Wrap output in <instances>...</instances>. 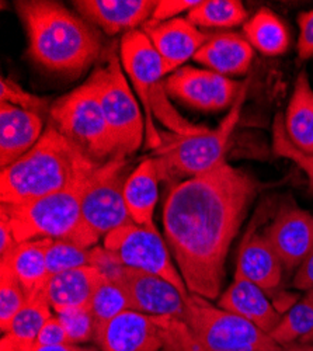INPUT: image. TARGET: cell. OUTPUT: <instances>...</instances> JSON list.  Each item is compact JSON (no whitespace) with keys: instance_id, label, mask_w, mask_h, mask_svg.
I'll return each mask as SVG.
<instances>
[{"instance_id":"23","label":"cell","mask_w":313,"mask_h":351,"mask_svg":"<svg viewBox=\"0 0 313 351\" xmlns=\"http://www.w3.org/2000/svg\"><path fill=\"white\" fill-rule=\"evenodd\" d=\"M51 239L20 243L10 254L0 258V266L8 267L24 288L27 297L44 292L51 278L47 269L45 252Z\"/></svg>"},{"instance_id":"6","label":"cell","mask_w":313,"mask_h":351,"mask_svg":"<svg viewBox=\"0 0 313 351\" xmlns=\"http://www.w3.org/2000/svg\"><path fill=\"white\" fill-rule=\"evenodd\" d=\"M93 173L42 198L18 206L2 204L17 243L41 239L69 241L80 223L82 197Z\"/></svg>"},{"instance_id":"1","label":"cell","mask_w":313,"mask_h":351,"mask_svg":"<svg viewBox=\"0 0 313 351\" xmlns=\"http://www.w3.org/2000/svg\"><path fill=\"white\" fill-rule=\"evenodd\" d=\"M258 191L249 173L226 162L170 189L164 238L191 294L219 297L227 252Z\"/></svg>"},{"instance_id":"43","label":"cell","mask_w":313,"mask_h":351,"mask_svg":"<svg viewBox=\"0 0 313 351\" xmlns=\"http://www.w3.org/2000/svg\"><path fill=\"white\" fill-rule=\"evenodd\" d=\"M282 351H313V343H294L284 347Z\"/></svg>"},{"instance_id":"24","label":"cell","mask_w":313,"mask_h":351,"mask_svg":"<svg viewBox=\"0 0 313 351\" xmlns=\"http://www.w3.org/2000/svg\"><path fill=\"white\" fill-rule=\"evenodd\" d=\"M159 171L153 159L142 162L124 186V199L132 221L138 225H153V211L158 202Z\"/></svg>"},{"instance_id":"28","label":"cell","mask_w":313,"mask_h":351,"mask_svg":"<svg viewBox=\"0 0 313 351\" xmlns=\"http://www.w3.org/2000/svg\"><path fill=\"white\" fill-rule=\"evenodd\" d=\"M51 316L52 308L47 298V291L40 292L37 295L28 297L25 305L13 317L5 333L25 343H36L40 330Z\"/></svg>"},{"instance_id":"7","label":"cell","mask_w":313,"mask_h":351,"mask_svg":"<svg viewBox=\"0 0 313 351\" xmlns=\"http://www.w3.org/2000/svg\"><path fill=\"white\" fill-rule=\"evenodd\" d=\"M249 80H246L242 89L226 114L223 121L215 130H205L200 134L184 135L172 145L166 146L153 159L159 171L160 180L163 179H191L195 176L207 173L225 160V154L229 145V139L236 128L242 107L246 100Z\"/></svg>"},{"instance_id":"42","label":"cell","mask_w":313,"mask_h":351,"mask_svg":"<svg viewBox=\"0 0 313 351\" xmlns=\"http://www.w3.org/2000/svg\"><path fill=\"white\" fill-rule=\"evenodd\" d=\"M21 341L14 336L5 333L2 340H0V351H20Z\"/></svg>"},{"instance_id":"4","label":"cell","mask_w":313,"mask_h":351,"mask_svg":"<svg viewBox=\"0 0 313 351\" xmlns=\"http://www.w3.org/2000/svg\"><path fill=\"white\" fill-rule=\"evenodd\" d=\"M51 125L92 162L103 165L124 156L114 139L99 99L96 76L55 100L49 107Z\"/></svg>"},{"instance_id":"44","label":"cell","mask_w":313,"mask_h":351,"mask_svg":"<svg viewBox=\"0 0 313 351\" xmlns=\"http://www.w3.org/2000/svg\"><path fill=\"white\" fill-rule=\"evenodd\" d=\"M299 343H313V330L309 335H306Z\"/></svg>"},{"instance_id":"40","label":"cell","mask_w":313,"mask_h":351,"mask_svg":"<svg viewBox=\"0 0 313 351\" xmlns=\"http://www.w3.org/2000/svg\"><path fill=\"white\" fill-rule=\"evenodd\" d=\"M294 287L306 292L313 289V249L299 266L294 277Z\"/></svg>"},{"instance_id":"38","label":"cell","mask_w":313,"mask_h":351,"mask_svg":"<svg viewBox=\"0 0 313 351\" xmlns=\"http://www.w3.org/2000/svg\"><path fill=\"white\" fill-rule=\"evenodd\" d=\"M299 38H298V55L299 60L306 61L313 56V9L299 14Z\"/></svg>"},{"instance_id":"20","label":"cell","mask_w":313,"mask_h":351,"mask_svg":"<svg viewBox=\"0 0 313 351\" xmlns=\"http://www.w3.org/2000/svg\"><path fill=\"white\" fill-rule=\"evenodd\" d=\"M282 269V263L264 232L258 233L250 228L239 249L235 273L259 285L266 294H271L281 285Z\"/></svg>"},{"instance_id":"22","label":"cell","mask_w":313,"mask_h":351,"mask_svg":"<svg viewBox=\"0 0 313 351\" xmlns=\"http://www.w3.org/2000/svg\"><path fill=\"white\" fill-rule=\"evenodd\" d=\"M194 60L219 75H243L253 61V47L235 33L211 37L194 56Z\"/></svg>"},{"instance_id":"37","label":"cell","mask_w":313,"mask_h":351,"mask_svg":"<svg viewBox=\"0 0 313 351\" xmlns=\"http://www.w3.org/2000/svg\"><path fill=\"white\" fill-rule=\"evenodd\" d=\"M37 344L41 346H62V344H72L69 335L58 317V315H52L40 330L37 340Z\"/></svg>"},{"instance_id":"25","label":"cell","mask_w":313,"mask_h":351,"mask_svg":"<svg viewBox=\"0 0 313 351\" xmlns=\"http://www.w3.org/2000/svg\"><path fill=\"white\" fill-rule=\"evenodd\" d=\"M284 127L295 148L313 155V89L308 73H299L284 115Z\"/></svg>"},{"instance_id":"17","label":"cell","mask_w":313,"mask_h":351,"mask_svg":"<svg viewBox=\"0 0 313 351\" xmlns=\"http://www.w3.org/2000/svg\"><path fill=\"white\" fill-rule=\"evenodd\" d=\"M73 5L83 19L114 36L135 32L138 25L147 24L158 0H77Z\"/></svg>"},{"instance_id":"39","label":"cell","mask_w":313,"mask_h":351,"mask_svg":"<svg viewBox=\"0 0 313 351\" xmlns=\"http://www.w3.org/2000/svg\"><path fill=\"white\" fill-rule=\"evenodd\" d=\"M17 246L18 243L13 235L8 215L0 210V258L10 254Z\"/></svg>"},{"instance_id":"41","label":"cell","mask_w":313,"mask_h":351,"mask_svg":"<svg viewBox=\"0 0 313 351\" xmlns=\"http://www.w3.org/2000/svg\"><path fill=\"white\" fill-rule=\"evenodd\" d=\"M21 341V340H20ZM20 351H96L93 348L79 347L77 344H62V346H41L37 343L21 341Z\"/></svg>"},{"instance_id":"32","label":"cell","mask_w":313,"mask_h":351,"mask_svg":"<svg viewBox=\"0 0 313 351\" xmlns=\"http://www.w3.org/2000/svg\"><path fill=\"white\" fill-rule=\"evenodd\" d=\"M28 297L13 273L0 266V329L5 333L13 317L25 305Z\"/></svg>"},{"instance_id":"35","label":"cell","mask_w":313,"mask_h":351,"mask_svg":"<svg viewBox=\"0 0 313 351\" xmlns=\"http://www.w3.org/2000/svg\"><path fill=\"white\" fill-rule=\"evenodd\" d=\"M0 99H2V103L12 104L14 107L36 112L38 115H41L48 108L47 99L28 93L17 82L12 80L10 77H2V80H0Z\"/></svg>"},{"instance_id":"33","label":"cell","mask_w":313,"mask_h":351,"mask_svg":"<svg viewBox=\"0 0 313 351\" xmlns=\"http://www.w3.org/2000/svg\"><path fill=\"white\" fill-rule=\"evenodd\" d=\"M273 149L275 155L292 160L299 169H302L308 178L309 191L313 193V155H306L292 145L286 127H284V115L277 114L273 124Z\"/></svg>"},{"instance_id":"11","label":"cell","mask_w":313,"mask_h":351,"mask_svg":"<svg viewBox=\"0 0 313 351\" xmlns=\"http://www.w3.org/2000/svg\"><path fill=\"white\" fill-rule=\"evenodd\" d=\"M120 58L124 71L131 77L135 93L145 111V136L152 148L160 145L153 123L152 97L158 92L159 80L166 76L162 58L144 32L127 33L121 40Z\"/></svg>"},{"instance_id":"16","label":"cell","mask_w":313,"mask_h":351,"mask_svg":"<svg viewBox=\"0 0 313 351\" xmlns=\"http://www.w3.org/2000/svg\"><path fill=\"white\" fill-rule=\"evenodd\" d=\"M144 33L160 55L166 75L176 72L210 40L188 19L181 17L164 23L148 21L144 25Z\"/></svg>"},{"instance_id":"27","label":"cell","mask_w":313,"mask_h":351,"mask_svg":"<svg viewBox=\"0 0 313 351\" xmlns=\"http://www.w3.org/2000/svg\"><path fill=\"white\" fill-rule=\"evenodd\" d=\"M247 12L239 0H203L195 6L187 19L195 27L205 28H231L242 24Z\"/></svg>"},{"instance_id":"31","label":"cell","mask_w":313,"mask_h":351,"mask_svg":"<svg viewBox=\"0 0 313 351\" xmlns=\"http://www.w3.org/2000/svg\"><path fill=\"white\" fill-rule=\"evenodd\" d=\"M93 254V247L84 249L69 241L51 239L45 252L48 273L52 277L83 266H92Z\"/></svg>"},{"instance_id":"8","label":"cell","mask_w":313,"mask_h":351,"mask_svg":"<svg viewBox=\"0 0 313 351\" xmlns=\"http://www.w3.org/2000/svg\"><path fill=\"white\" fill-rule=\"evenodd\" d=\"M187 325L192 340L205 351H282L270 335L249 320L219 306L210 300L191 294L184 300Z\"/></svg>"},{"instance_id":"36","label":"cell","mask_w":313,"mask_h":351,"mask_svg":"<svg viewBox=\"0 0 313 351\" xmlns=\"http://www.w3.org/2000/svg\"><path fill=\"white\" fill-rule=\"evenodd\" d=\"M203 0H158V5L152 13L151 23H164L177 19L181 13H190Z\"/></svg>"},{"instance_id":"2","label":"cell","mask_w":313,"mask_h":351,"mask_svg":"<svg viewBox=\"0 0 313 351\" xmlns=\"http://www.w3.org/2000/svg\"><path fill=\"white\" fill-rule=\"evenodd\" d=\"M27 37L28 53L41 68L53 73L79 76L101 52L96 28L58 2H16Z\"/></svg>"},{"instance_id":"29","label":"cell","mask_w":313,"mask_h":351,"mask_svg":"<svg viewBox=\"0 0 313 351\" xmlns=\"http://www.w3.org/2000/svg\"><path fill=\"white\" fill-rule=\"evenodd\" d=\"M313 330V289L308 291L306 295L295 304L286 316H282L277 328L270 333L271 339L286 347L299 343L306 335Z\"/></svg>"},{"instance_id":"13","label":"cell","mask_w":313,"mask_h":351,"mask_svg":"<svg viewBox=\"0 0 313 351\" xmlns=\"http://www.w3.org/2000/svg\"><path fill=\"white\" fill-rule=\"evenodd\" d=\"M111 278H117L127 291L132 311L151 316L184 319V297L164 278L127 266H123Z\"/></svg>"},{"instance_id":"12","label":"cell","mask_w":313,"mask_h":351,"mask_svg":"<svg viewBox=\"0 0 313 351\" xmlns=\"http://www.w3.org/2000/svg\"><path fill=\"white\" fill-rule=\"evenodd\" d=\"M243 83L212 71L183 68L168 76L164 90L183 103L204 111H218L234 104Z\"/></svg>"},{"instance_id":"34","label":"cell","mask_w":313,"mask_h":351,"mask_svg":"<svg viewBox=\"0 0 313 351\" xmlns=\"http://www.w3.org/2000/svg\"><path fill=\"white\" fill-rule=\"evenodd\" d=\"M56 315L64 324L72 344L86 343L92 339L95 340L96 322L89 308L68 309Z\"/></svg>"},{"instance_id":"5","label":"cell","mask_w":313,"mask_h":351,"mask_svg":"<svg viewBox=\"0 0 313 351\" xmlns=\"http://www.w3.org/2000/svg\"><path fill=\"white\" fill-rule=\"evenodd\" d=\"M125 158L117 156L100 165L82 197L80 223L69 242L92 249L110 232L134 222L124 199Z\"/></svg>"},{"instance_id":"9","label":"cell","mask_w":313,"mask_h":351,"mask_svg":"<svg viewBox=\"0 0 313 351\" xmlns=\"http://www.w3.org/2000/svg\"><path fill=\"white\" fill-rule=\"evenodd\" d=\"M99 99L110 131L124 156L139 149L145 136V120L123 72L121 61L111 55L105 68L95 73Z\"/></svg>"},{"instance_id":"30","label":"cell","mask_w":313,"mask_h":351,"mask_svg":"<svg viewBox=\"0 0 313 351\" xmlns=\"http://www.w3.org/2000/svg\"><path fill=\"white\" fill-rule=\"evenodd\" d=\"M89 309L97 328L117 315L129 311L131 302L121 282L117 278L105 276L95 292Z\"/></svg>"},{"instance_id":"21","label":"cell","mask_w":313,"mask_h":351,"mask_svg":"<svg viewBox=\"0 0 313 351\" xmlns=\"http://www.w3.org/2000/svg\"><path fill=\"white\" fill-rule=\"evenodd\" d=\"M105 274L95 266H83L55 274L47 284V298L55 313L68 309L89 308L97 287Z\"/></svg>"},{"instance_id":"26","label":"cell","mask_w":313,"mask_h":351,"mask_svg":"<svg viewBox=\"0 0 313 351\" xmlns=\"http://www.w3.org/2000/svg\"><path fill=\"white\" fill-rule=\"evenodd\" d=\"M245 38L249 44L267 56L286 52L290 45L287 27L270 9H260L243 27Z\"/></svg>"},{"instance_id":"15","label":"cell","mask_w":313,"mask_h":351,"mask_svg":"<svg viewBox=\"0 0 313 351\" xmlns=\"http://www.w3.org/2000/svg\"><path fill=\"white\" fill-rule=\"evenodd\" d=\"M264 235L278 254L282 267L294 270L313 249V214L295 206H284L266 228Z\"/></svg>"},{"instance_id":"3","label":"cell","mask_w":313,"mask_h":351,"mask_svg":"<svg viewBox=\"0 0 313 351\" xmlns=\"http://www.w3.org/2000/svg\"><path fill=\"white\" fill-rule=\"evenodd\" d=\"M99 166L49 124L30 152L2 169L0 199L18 206L42 198L72 186Z\"/></svg>"},{"instance_id":"18","label":"cell","mask_w":313,"mask_h":351,"mask_svg":"<svg viewBox=\"0 0 313 351\" xmlns=\"http://www.w3.org/2000/svg\"><path fill=\"white\" fill-rule=\"evenodd\" d=\"M41 115L0 103V166L13 165L30 152L44 134Z\"/></svg>"},{"instance_id":"19","label":"cell","mask_w":313,"mask_h":351,"mask_svg":"<svg viewBox=\"0 0 313 351\" xmlns=\"http://www.w3.org/2000/svg\"><path fill=\"white\" fill-rule=\"evenodd\" d=\"M218 306L249 320L267 335L277 328L282 317L266 292L238 273L229 288L221 295Z\"/></svg>"},{"instance_id":"10","label":"cell","mask_w":313,"mask_h":351,"mask_svg":"<svg viewBox=\"0 0 313 351\" xmlns=\"http://www.w3.org/2000/svg\"><path fill=\"white\" fill-rule=\"evenodd\" d=\"M116 254L123 266L156 274L175 285L184 300L190 291L173 265L164 241L153 225H138L129 222L110 232L104 238V246Z\"/></svg>"},{"instance_id":"14","label":"cell","mask_w":313,"mask_h":351,"mask_svg":"<svg viewBox=\"0 0 313 351\" xmlns=\"http://www.w3.org/2000/svg\"><path fill=\"white\" fill-rule=\"evenodd\" d=\"M101 351H162L164 340L155 316L125 311L96 328Z\"/></svg>"}]
</instances>
